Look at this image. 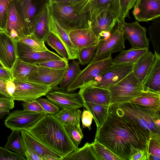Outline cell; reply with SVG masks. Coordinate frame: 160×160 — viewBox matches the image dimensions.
<instances>
[{
  "label": "cell",
  "mask_w": 160,
  "mask_h": 160,
  "mask_svg": "<svg viewBox=\"0 0 160 160\" xmlns=\"http://www.w3.org/2000/svg\"><path fill=\"white\" fill-rule=\"evenodd\" d=\"M154 59V54L148 51L134 63L132 72L136 77L142 82L153 65Z\"/></svg>",
  "instance_id": "obj_27"
},
{
  "label": "cell",
  "mask_w": 160,
  "mask_h": 160,
  "mask_svg": "<svg viewBox=\"0 0 160 160\" xmlns=\"http://www.w3.org/2000/svg\"><path fill=\"white\" fill-rule=\"evenodd\" d=\"M16 89L12 95L14 100L27 102L46 96L52 89L51 85L28 80L13 79Z\"/></svg>",
  "instance_id": "obj_7"
},
{
  "label": "cell",
  "mask_w": 160,
  "mask_h": 160,
  "mask_svg": "<svg viewBox=\"0 0 160 160\" xmlns=\"http://www.w3.org/2000/svg\"><path fill=\"white\" fill-rule=\"evenodd\" d=\"M14 106V100L8 98H0V111H9Z\"/></svg>",
  "instance_id": "obj_52"
},
{
  "label": "cell",
  "mask_w": 160,
  "mask_h": 160,
  "mask_svg": "<svg viewBox=\"0 0 160 160\" xmlns=\"http://www.w3.org/2000/svg\"><path fill=\"white\" fill-rule=\"evenodd\" d=\"M48 26L49 32L55 35L65 47L68 54V59H78L79 50L71 42L69 35L70 31L59 22L51 13L49 9Z\"/></svg>",
  "instance_id": "obj_14"
},
{
  "label": "cell",
  "mask_w": 160,
  "mask_h": 160,
  "mask_svg": "<svg viewBox=\"0 0 160 160\" xmlns=\"http://www.w3.org/2000/svg\"><path fill=\"white\" fill-rule=\"evenodd\" d=\"M0 67H2V68H5L4 66L2 64V63H1V62L0 61Z\"/></svg>",
  "instance_id": "obj_61"
},
{
  "label": "cell",
  "mask_w": 160,
  "mask_h": 160,
  "mask_svg": "<svg viewBox=\"0 0 160 160\" xmlns=\"http://www.w3.org/2000/svg\"><path fill=\"white\" fill-rule=\"evenodd\" d=\"M92 0H89V2L90 1H92Z\"/></svg>",
  "instance_id": "obj_62"
},
{
  "label": "cell",
  "mask_w": 160,
  "mask_h": 160,
  "mask_svg": "<svg viewBox=\"0 0 160 160\" xmlns=\"http://www.w3.org/2000/svg\"><path fill=\"white\" fill-rule=\"evenodd\" d=\"M17 58L16 41L4 31H0V61L11 70Z\"/></svg>",
  "instance_id": "obj_18"
},
{
  "label": "cell",
  "mask_w": 160,
  "mask_h": 160,
  "mask_svg": "<svg viewBox=\"0 0 160 160\" xmlns=\"http://www.w3.org/2000/svg\"><path fill=\"white\" fill-rule=\"evenodd\" d=\"M152 21L148 30L150 39L154 50L160 55V17Z\"/></svg>",
  "instance_id": "obj_36"
},
{
  "label": "cell",
  "mask_w": 160,
  "mask_h": 160,
  "mask_svg": "<svg viewBox=\"0 0 160 160\" xmlns=\"http://www.w3.org/2000/svg\"><path fill=\"white\" fill-rule=\"evenodd\" d=\"M21 136L27 143L42 158L45 154L51 155L57 158L58 160H62L63 157L48 148L31 135L26 130L20 131Z\"/></svg>",
  "instance_id": "obj_28"
},
{
  "label": "cell",
  "mask_w": 160,
  "mask_h": 160,
  "mask_svg": "<svg viewBox=\"0 0 160 160\" xmlns=\"http://www.w3.org/2000/svg\"><path fill=\"white\" fill-rule=\"evenodd\" d=\"M16 11L27 31L32 33V23L37 10V0H12Z\"/></svg>",
  "instance_id": "obj_21"
},
{
  "label": "cell",
  "mask_w": 160,
  "mask_h": 160,
  "mask_svg": "<svg viewBox=\"0 0 160 160\" xmlns=\"http://www.w3.org/2000/svg\"><path fill=\"white\" fill-rule=\"evenodd\" d=\"M149 51V48L137 49L132 47L127 50H122L114 59V64L135 63L142 56Z\"/></svg>",
  "instance_id": "obj_29"
},
{
  "label": "cell",
  "mask_w": 160,
  "mask_h": 160,
  "mask_svg": "<svg viewBox=\"0 0 160 160\" xmlns=\"http://www.w3.org/2000/svg\"><path fill=\"white\" fill-rule=\"evenodd\" d=\"M119 21L118 15L112 9H105L98 14L92 21L90 28L100 39L101 33L104 32H111Z\"/></svg>",
  "instance_id": "obj_17"
},
{
  "label": "cell",
  "mask_w": 160,
  "mask_h": 160,
  "mask_svg": "<svg viewBox=\"0 0 160 160\" xmlns=\"http://www.w3.org/2000/svg\"><path fill=\"white\" fill-rule=\"evenodd\" d=\"M0 98H9L8 97H7L6 96L4 95V94H2V93L0 92Z\"/></svg>",
  "instance_id": "obj_60"
},
{
  "label": "cell",
  "mask_w": 160,
  "mask_h": 160,
  "mask_svg": "<svg viewBox=\"0 0 160 160\" xmlns=\"http://www.w3.org/2000/svg\"><path fill=\"white\" fill-rule=\"evenodd\" d=\"M148 155L151 154L160 156V139L150 138L148 141Z\"/></svg>",
  "instance_id": "obj_47"
},
{
  "label": "cell",
  "mask_w": 160,
  "mask_h": 160,
  "mask_svg": "<svg viewBox=\"0 0 160 160\" xmlns=\"http://www.w3.org/2000/svg\"><path fill=\"white\" fill-rule=\"evenodd\" d=\"M38 66L37 69L28 76L27 80L51 85L52 89L59 85L68 67L63 69H55Z\"/></svg>",
  "instance_id": "obj_15"
},
{
  "label": "cell",
  "mask_w": 160,
  "mask_h": 160,
  "mask_svg": "<svg viewBox=\"0 0 160 160\" xmlns=\"http://www.w3.org/2000/svg\"><path fill=\"white\" fill-rule=\"evenodd\" d=\"M38 67L35 64L23 62L17 58L11 70L13 79L27 80L28 76L36 71Z\"/></svg>",
  "instance_id": "obj_31"
},
{
  "label": "cell",
  "mask_w": 160,
  "mask_h": 160,
  "mask_svg": "<svg viewBox=\"0 0 160 160\" xmlns=\"http://www.w3.org/2000/svg\"><path fill=\"white\" fill-rule=\"evenodd\" d=\"M149 109L160 111V93L150 90H144L138 97L130 101Z\"/></svg>",
  "instance_id": "obj_26"
},
{
  "label": "cell",
  "mask_w": 160,
  "mask_h": 160,
  "mask_svg": "<svg viewBox=\"0 0 160 160\" xmlns=\"http://www.w3.org/2000/svg\"><path fill=\"white\" fill-rule=\"evenodd\" d=\"M45 42L62 57L68 58V54L65 47L53 34L49 32Z\"/></svg>",
  "instance_id": "obj_40"
},
{
  "label": "cell",
  "mask_w": 160,
  "mask_h": 160,
  "mask_svg": "<svg viewBox=\"0 0 160 160\" xmlns=\"http://www.w3.org/2000/svg\"><path fill=\"white\" fill-rule=\"evenodd\" d=\"M108 112L106 121L97 130L95 139L121 160H129L138 150L147 152L149 133L137 123Z\"/></svg>",
  "instance_id": "obj_1"
},
{
  "label": "cell",
  "mask_w": 160,
  "mask_h": 160,
  "mask_svg": "<svg viewBox=\"0 0 160 160\" xmlns=\"http://www.w3.org/2000/svg\"><path fill=\"white\" fill-rule=\"evenodd\" d=\"M79 88L78 93L83 102L99 104L110 105L111 95L108 89L88 85H83Z\"/></svg>",
  "instance_id": "obj_19"
},
{
  "label": "cell",
  "mask_w": 160,
  "mask_h": 160,
  "mask_svg": "<svg viewBox=\"0 0 160 160\" xmlns=\"http://www.w3.org/2000/svg\"><path fill=\"white\" fill-rule=\"evenodd\" d=\"M129 160H148L147 152L145 150H138L130 157Z\"/></svg>",
  "instance_id": "obj_53"
},
{
  "label": "cell",
  "mask_w": 160,
  "mask_h": 160,
  "mask_svg": "<svg viewBox=\"0 0 160 160\" xmlns=\"http://www.w3.org/2000/svg\"><path fill=\"white\" fill-rule=\"evenodd\" d=\"M4 32L16 41L20 38L30 34L16 11L12 0L8 11Z\"/></svg>",
  "instance_id": "obj_20"
},
{
  "label": "cell",
  "mask_w": 160,
  "mask_h": 160,
  "mask_svg": "<svg viewBox=\"0 0 160 160\" xmlns=\"http://www.w3.org/2000/svg\"><path fill=\"white\" fill-rule=\"evenodd\" d=\"M117 23V27L108 38L100 39L94 57L90 62L104 59L112 53L120 52L125 48V39L123 28L121 23Z\"/></svg>",
  "instance_id": "obj_6"
},
{
  "label": "cell",
  "mask_w": 160,
  "mask_h": 160,
  "mask_svg": "<svg viewBox=\"0 0 160 160\" xmlns=\"http://www.w3.org/2000/svg\"><path fill=\"white\" fill-rule=\"evenodd\" d=\"M12 1L0 0V31H5L8 11Z\"/></svg>",
  "instance_id": "obj_42"
},
{
  "label": "cell",
  "mask_w": 160,
  "mask_h": 160,
  "mask_svg": "<svg viewBox=\"0 0 160 160\" xmlns=\"http://www.w3.org/2000/svg\"><path fill=\"white\" fill-rule=\"evenodd\" d=\"M108 111L137 123L149 133L150 138L160 139V112L130 102L111 104Z\"/></svg>",
  "instance_id": "obj_3"
},
{
  "label": "cell",
  "mask_w": 160,
  "mask_h": 160,
  "mask_svg": "<svg viewBox=\"0 0 160 160\" xmlns=\"http://www.w3.org/2000/svg\"><path fill=\"white\" fill-rule=\"evenodd\" d=\"M48 3L52 14L70 31L80 28H90L88 16L80 8L50 0Z\"/></svg>",
  "instance_id": "obj_4"
},
{
  "label": "cell",
  "mask_w": 160,
  "mask_h": 160,
  "mask_svg": "<svg viewBox=\"0 0 160 160\" xmlns=\"http://www.w3.org/2000/svg\"><path fill=\"white\" fill-rule=\"evenodd\" d=\"M132 12L138 22H148L160 17V0H137Z\"/></svg>",
  "instance_id": "obj_16"
},
{
  "label": "cell",
  "mask_w": 160,
  "mask_h": 160,
  "mask_svg": "<svg viewBox=\"0 0 160 160\" xmlns=\"http://www.w3.org/2000/svg\"><path fill=\"white\" fill-rule=\"evenodd\" d=\"M98 160L92 143H86L63 157L62 160Z\"/></svg>",
  "instance_id": "obj_32"
},
{
  "label": "cell",
  "mask_w": 160,
  "mask_h": 160,
  "mask_svg": "<svg viewBox=\"0 0 160 160\" xmlns=\"http://www.w3.org/2000/svg\"><path fill=\"white\" fill-rule=\"evenodd\" d=\"M98 45L82 48L79 50L78 59L79 63L85 65L89 63L95 55Z\"/></svg>",
  "instance_id": "obj_41"
},
{
  "label": "cell",
  "mask_w": 160,
  "mask_h": 160,
  "mask_svg": "<svg viewBox=\"0 0 160 160\" xmlns=\"http://www.w3.org/2000/svg\"><path fill=\"white\" fill-rule=\"evenodd\" d=\"M8 137L4 147L25 158L22 138L20 131L13 130Z\"/></svg>",
  "instance_id": "obj_34"
},
{
  "label": "cell",
  "mask_w": 160,
  "mask_h": 160,
  "mask_svg": "<svg viewBox=\"0 0 160 160\" xmlns=\"http://www.w3.org/2000/svg\"><path fill=\"white\" fill-rule=\"evenodd\" d=\"M42 160H58V159L51 155L45 154L43 156Z\"/></svg>",
  "instance_id": "obj_57"
},
{
  "label": "cell",
  "mask_w": 160,
  "mask_h": 160,
  "mask_svg": "<svg viewBox=\"0 0 160 160\" xmlns=\"http://www.w3.org/2000/svg\"><path fill=\"white\" fill-rule=\"evenodd\" d=\"M0 78L6 80H12L11 70L5 68L0 67Z\"/></svg>",
  "instance_id": "obj_54"
},
{
  "label": "cell",
  "mask_w": 160,
  "mask_h": 160,
  "mask_svg": "<svg viewBox=\"0 0 160 160\" xmlns=\"http://www.w3.org/2000/svg\"><path fill=\"white\" fill-rule=\"evenodd\" d=\"M148 160H160V156L149 154H148Z\"/></svg>",
  "instance_id": "obj_58"
},
{
  "label": "cell",
  "mask_w": 160,
  "mask_h": 160,
  "mask_svg": "<svg viewBox=\"0 0 160 160\" xmlns=\"http://www.w3.org/2000/svg\"><path fill=\"white\" fill-rule=\"evenodd\" d=\"M17 41L25 43L38 51L43 52L49 50L45 45L44 42L39 39L33 33L19 38Z\"/></svg>",
  "instance_id": "obj_38"
},
{
  "label": "cell",
  "mask_w": 160,
  "mask_h": 160,
  "mask_svg": "<svg viewBox=\"0 0 160 160\" xmlns=\"http://www.w3.org/2000/svg\"><path fill=\"white\" fill-rule=\"evenodd\" d=\"M23 109L31 112H43L46 113L37 100L24 102L22 104Z\"/></svg>",
  "instance_id": "obj_48"
},
{
  "label": "cell",
  "mask_w": 160,
  "mask_h": 160,
  "mask_svg": "<svg viewBox=\"0 0 160 160\" xmlns=\"http://www.w3.org/2000/svg\"><path fill=\"white\" fill-rule=\"evenodd\" d=\"M79 64L73 60L68 64L63 78L59 84V87L67 88L81 71Z\"/></svg>",
  "instance_id": "obj_35"
},
{
  "label": "cell",
  "mask_w": 160,
  "mask_h": 160,
  "mask_svg": "<svg viewBox=\"0 0 160 160\" xmlns=\"http://www.w3.org/2000/svg\"><path fill=\"white\" fill-rule=\"evenodd\" d=\"M60 109L84 107L83 101L78 93L68 90L67 88L57 87L46 95Z\"/></svg>",
  "instance_id": "obj_11"
},
{
  "label": "cell",
  "mask_w": 160,
  "mask_h": 160,
  "mask_svg": "<svg viewBox=\"0 0 160 160\" xmlns=\"http://www.w3.org/2000/svg\"><path fill=\"white\" fill-rule=\"evenodd\" d=\"M137 0H119L121 12L123 20L125 21V18H130V10L133 8Z\"/></svg>",
  "instance_id": "obj_46"
},
{
  "label": "cell",
  "mask_w": 160,
  "mask_h": 160,
  "mask_svg": "<svg viewBox=\"0 0 160 160\" xmlns=\"http://www.w3.org/2000/svg\"><path fill=\"white\" fill-rule=\"evenodd\" d=\"M110 8L118 15V22H124L121 12L119 0H92L87 5V14L90 26L92 21L96 16L104 10Z\"/></svg>",
  "instance_id": "obj_22"
},
{
  "label": "cell",
  "mask_w": 160,
  "mask_h": 160,
  "mask_svg": "<svg viewBox=\"0 0 160 160\" xmlns=\"http://www.w3.org/2000/svg\"><path fill=\"white\" fill-rule=\"evenodd\" d=\"M69 35L72 43L79 50L98 45L100 40L89 28L72 30L69 32Z\"/></svg>",
  "instance_id": "obj_23"
},
{
  "label": "cell",
  "mask_w": 160,
  "mask_h": 160,
  "mask_svg": "<svg viewBox=\"0 0 160 160\" xmlns=\"http://www.w3.org/2000/svg\"><path fill=\"white\" fill-rule=\"evenodd\" d=\"M25 154V158L27 160H42V158L22 138Z\"/></svg>",
  "instance_id": "obj_50"
},
{
  "label": "cell",
  "mask_w": 160,
  "mask_h": 160,
  "mask_svg": "<svg viewBox=\"0 0 160 160\" xmlns=\"http://www.w3.org/2000/svg\"><path fill=\"white\" fill-rule=\"evenodd\" d=\"M66 132L74 145L78 148L83 138L80 126L72 123L64 124Z\"/></svg>",
  "instance_id": "obj_39"
},
{
  "label": "cell",
  "mask_w": 160,
  "mask_h": 160,
  "mask_svg": "<svg viewBox=\"0 0 160 160\" xmlns=\"http://www.w3.org/2000/svg\"><path fill=\"white\" fill-rule=\"evenodd\" d=\"M52 2L64 3L72 6H78L87 12V5L89 0H50Z\"/></svg>",
  "instance_id": "obj_49"
},
{
  "label": "cell",
  "mask_w": 160,
  "mask_h": 160,
  "mask_svg": "<svg viewBox=\"0 0 160 160\" xmlns=\"http://www.w3.org/2000/svg\"><path fill=\"white\" fill-rule=\"evenodd\" d=\"M134 64H113L93 80L83 85H91L108 89L131 72Z\"/></svg>",
  "instance_id": "obj_8"
},
{
  "label": "cell",
  "mask_w": 160,
  "mask_h": 160,
  "mask_svg": "<svg viewBox=\"0 0 160 160\" xmlns=\"http://www.w3.org/2000/svg\"><path fill=\"white\" fill-rule=\"evenodd\" d=\"M26 158L12 152L5 147H0V160H25Z\"/></svg>",
  "instance_id": "obj_45"
},
{
  "label": "cell",
  "mask_w": 160,
  "mask_h": 160,
  "mask_svg": "<svg viewBox=\"0 0 160 160\" xmlns=\"http://www.w3.org/2000/svg\"><path fill=\"white\" fill-rule=\"evenodd\" d=\"M113 64L111 55L104 59L90 62L67 88L70 91L75 90L83 85L93 80Z\"/></svg>",
  "instance_id": "obj_9"
},
{
  "label": "cell",
  "mask_w": 160,
  "mask_h": 160,
  "mask_svg": "<svg viewBox=\"0 0 160 160\" xmlns=\"http://www.w3.org/2000/svg\"><path fill=\"white\" fill-rule=\"evenodd\" d=\"M26 131L44 146L63 157L78 148L70 139L64 125L53 115H45Z\"/></svg>",
  "instance_id": "obj_2"
},
{
  "label": "cell",
  "mask_w": 160,
  "mask_h": 160,
  "mask_svg": "<svg viewBox=\"0 0 160 160\" xmlns=\"http://www.w3.org/2000/svg\"><path fill=\"white\" fill-rule=\"evenodd\" d=\"M38 66L55 69H61L67 68L68 65V59L64 58L62 59L51 60L42 61L36 64Z\"/></svg>",
  "instance_id": "obj_43"
},
{
  "label": "cell",
  "mask_w": 160,
  "mask_h": 160,
  "mask_svg": "<svg viewBox=\"0 0 160 160\" xmlns=\"http://www.w3.org/2000/svg\"><path fill=\"white\" fill-rule=\"evenodd\" d=\"M108 89L111 95L110 105L130 102L144 90L142 82L136 77L132 71Z\"/></svg>",
  "instance_id": "obj_5"
},
{
  "label": "cell",
  "mask_w": 160,
  "mask_h": 160,
  "mask_svg": "<svg viewBox=\"0 0 160 160\" xmlns=\"http://www.w3.org/2000/svg\"><path fill=\"white\" fill-rule=\"evenodd\" d=\"M79 108H64L53 115L63 125L72 123L80 126L82 111Z\"/></svg>",
  "instance_id": "obj_33"
},
{
  "label": "cell",
  "mask_w": 160,
  "mask_h": 160,
  "mask_svg": "<svg viewBox=\"0 0 160 160\" xmlns=\"http://www.w3.org/2000/svg\"><path fill=\"white\" fill-rule=\"evenodd\" d=\"M17 58L23 62L33 64L48 60H61L64 58L60 56L49 50L43 52L36 51L23 43L16 41Z\"/></svg>",
  "instance_id": "obj_12"
},
{
  "label": "cell",
  "mask_w": 160,
  "mask_h": 160,
  "mask_svg": "<svg viewBox=\"0 0 160 160\" xmlns=\"http://www.w3.org/2000/svg\"><path fill=\"white\" fill-rule=\"evenodd\" d=\"M6 88L8 93L12 98V95L16 89V85L13 79L7 80Z\"/></svg>",
  "instance_id": "obj_55"
},
{
  "label": "cell",
  "mask_w": 160,
  "mask_h": 160,
  "mask_svg": "<svg viewBox=\"0 0 160 160\" xmlns=\"http://www.w3.org/2000/svg\"><path fill=\"white\" fill-rule=\"evenodd\" d=\"M6 81L7 80L0 78V92L8 98L12 99L7 92L6 88Z\"/></svg>",
  "instance_id": "obj_56"
},
{
  "label": "cell",
  "mask_w": 160,
  "mask_h": 160,
  "mask_svg": "<svg viewBox=\"0 0 160 160\" xmlns=\"http://www.w3.org/2000/svg\"><path fill=\"white\" fill-rule=\"evenodd\" d=\"M83 102V105L86 109L92 115L93 118L98 130L107 119L108 114L109 105H102Z\"/></svg>",
  "instance_id": "obj_30"
},
{
  "label": "cell",
  "mask_w": 160,
  "mask_h": 160,
  "mask_svg": "<svg viewBox=\"0 0 160 160\" xmlns=\"http://www.w3.org/2000/svg\"><path fill=\"white\" fill-rule=\"evenodd\" d=\"M98 160H121L111 151L95 139L92 143Z\"/></svg>",
  "instance_id": "obj_37"
},
{
  "label": "cell",
  "mask_w": 160,
  "mask_h": 160,
  "mask_svg": "<svg viewBox=\"0 0 160 160\" xmlns=\"http://www.w3.org/2000/svg\"><path fill=\"white\" fill-rule=\"evenodd\" d=\"M154 55V63L142 84L144 90H148L160 93V55L155 50Z\"/></svg>",
  "instance_id": "obj_25"
},
{
  "label": "cell",
  "mask_w": 160,
  "mask_h": 160,
  "mask_svg": "<svg viewBox=\"0 0 160 160\" xmlns=\"http://www.w3.org/2000/svg\"><path fill=\"white\" fill-rule=\"evenodd\" d=\"M123 27L125 38L132 47L137 49L149 48V40L146 36V28L137 20L130 23L120 22Z\"/></svg>",
  "instance_id": "obj_13"
},
{
  "label": "cell",
  "mask_w": 160,
  "mask_h": 160,
  "mask_svg": "<svg viewBox=\"0 0 160 160\" xmlns=\"http://www.w3.org/2000/svg\"><path fill=\"white\" fill-rule=\"evenodd\" d=\"M46 114L43 112L17 110L9 113L4 121V124L12 130H27Z\"/></svg>",
  "instance_id": "obj_10"
},
{
  "label": "cell",
  "mask_w": 160,
  "mask_h": 160,
  "mask_svg": "<svg viewBox=\"0 0 160 160\" xmlns=\"http://www.w3.org/2000/svg\"><path fill=\"white\" fill-rule=\"evenodd\" d=\"M49 12L48 3L46 2L38 10L32 23V33L44 42L49 32L48 26Z\"/></svg>",
  "instance_id": "obj_24"
},
{
  "label": "cell",
  "mask_w": 160,
  "mask_h": 160,
  "mask_svg": "<svg viewBox=\"0 0 160 160\" xmlns=\"http://www.w3.org/2000/svg\"><path fill=\"white\" fill-rule=\"evenodd\" d=\"M82 126L83 128H87L89 130L91 129V124L93 119L92 114L88 111L84 109L81 115Z\"/></svg>",
  "instance_id": "obj_51"
},
{
  "label": "cell",
  "mask_w": 160,
  "mask_h": 160,
  "mask_svg": "<svg viewBox=\"0 0 160 160\" xmlns=\"http://www.w3.org/2000/svg\"><path fill=\"white\" fill-rule=\"evenodd\" d=\"M9 111H0V119L2 118L6 115L9 114Z\"/></svg>",
  "instance_id": "obj_59"
},
{
  "label": "cell",
  "mask_w": 160,
  "mask_h": 160,
  "mask_svg": "<svg viewBox=\"0 0 160 160\" xmlns=\"http://www.w3.org/2000/svg\"><path fill=\"white\" fill-rule=\"evenodd\" d=\"M37 100L47 114L53 115L57 113L60 110L57 105L48 98L40 97Z\"/></svg>",
  "instance_id": "obj_44"
}]
</instances>
